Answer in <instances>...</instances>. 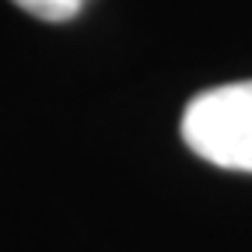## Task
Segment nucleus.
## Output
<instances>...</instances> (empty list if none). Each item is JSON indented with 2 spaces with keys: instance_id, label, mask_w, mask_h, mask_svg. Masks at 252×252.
Returning a JSON list of instances; mask_svg holds the SVG:
<instances>
[{
  "instance_id": "obj_1",
  "label": "nucleus",
  "mask_w": 252,
  "mask_h": 252,
  "mask_svg": "<svg viewBox=\"0 0 252 252\" xmlns=\"http://www.w3.org/2000/svg\"><path fill=\"white\" fill-rule=\"evenodd\" d=\"M182 140L217 168L252 172V81L196 94L182 112Z\"/></svg>"
},
{
  "instance_id": "obj_2",
  "label": "nucleus",
  "mask_w": 252,
  "mask_h": 252,
  "mask_svg": "<svg viewBox=\"0 0 252 252\" xmlns=\"http://www.w3.org/2000/svg\"><path fill=\"white\" fill-rule=\"evenodd\" d=\"M14 4L42 21H70L88 0H14Z\"/></svg>"
}]
</instances>
